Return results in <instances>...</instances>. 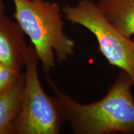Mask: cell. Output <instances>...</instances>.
<instances>
[{
    "label": "cell",
    "mask_w": 134,
    "mask_h": 134,
    "mask_svg": "<svg viewBox=\"0 0 134 134\" xmlns=\"http://www.w3.org/2000/svg\"><path fill=\"white\" fill-rule=\"evenodd\" d=\"M38 62L34 48L29 45L21 109L15 124L16 134H57L66 120L59 99L47 94L42 86Z\"/></svg>",
    "instance_id": "3957f363"
},
{
    "label": "cell",
    "mask_w": 134,
    "mask_h": 134,
    "mask_svg": "<svg viewBox=\"0 0 134 134\" xmlns=\"http://www.w3.org/2000/svg\"><path fill=\"white\" fill-rule=\"evenodd\" d=\"M25 73L0 94V134H16L15 124L21 109Z\"/></svg>",
    "instance_id": "8992f818"
},
{
    "label": "cell",
    "mask_w": 134,
    "mask_h": 134,
    "mask_svg": "<svg viewBox=\"0 0 134 134\" xmlns=\"http://www.w3.org/2000/svg\"><path fill=\"white\" fill-rule=\"evenodd\" d=\"M101 11L124 36L134 35V0H100Z\"/></svg>",
    "instance_id": "52a82bcc"
},
{
    "label": "cell",
    "mask_w": 134,
    "mask_h": 134,
    "mask_svg": "<svg viewBox=\"0 0 134 134\" xmlns=\"http://www.w3.org/2000/svg\"><path fill=\"white\" fill-rule=\"evenodd\" d=\"M133 42H134V39H133Z\"/></svg>",
    "instance_id": "30bf717a"
},
{
    "label": "cell",
    "mask_w": 134,
    "mask_h": 134,
    "mask_svg": "<svg viewBox=\"0 0 134 134\" xmlns=\"http://www.w3.org/2000/svg\"><path fill=\"white\" fill-rule=\"evenodd\" d=\"M28 48L19 24L0 13V62L21 71L25 67Z\"/></svg>",
    "instance_id": "5b68a950"
},
{
    "label": "cell",
    "mask_w": 134,
    "mask_h": 134,
    "mask_svg": "<svg viewBox=\"0 0 134 134\" xmlns=\"http://www.w3.org/2000/svg\"><path fill=\"white\" fill-rule=\"evenodd\" d=\"M14 17L31 40L45 73L75 53V43L64 31L61 9L56 3L43 0H12Z\"/></svg>",
    "instance_id": "7a4b0ae2"
},
{
    "label": "cell",
    "mask_w": 134,
    "mask_h": 134,
    "mask_svg": "<svg viewBox=\"0 0 134 134\" xmlns=\"http://www.w3.org/2000/svg\"><path fill=\"white\" fill-rule=\"evenodd\" d=\"M4 13V5L3 3V0H0V13Z\"/></svg>",
    "instance_id": "9c48e42d"
},
{
    "label": "cell",
    "mask_w": 134,
    "mask_h": 134,
    "mask_svg": "<svg viewBox=\"0 0 134 134\" xmlns=\"http://www.w3.org/2000/svg\"><path fill=\"white\" fill-rule=\"evenodd\" d=\"M47 80L63 107L66 120L76 134H134V98L132 78L121 70L106 95L94 103L83 104L60 90L48 75Z\"/></svg>",
    "instance_id": "6da1fadb"
},
{
    "label": "cell",
    "mask_w": 134,
    "mask_h": 134,
    "mask_svg": "<svg viewBox=\"0 0 134 134\" xmlns=\"http://www.w3.org/2000/svg\"><path fill=\"white\" fill-rule=\"evenodd\" d=\"M21 74V71L0 62V94L6 91Z\"/></svg>",
    "instance_id": "ba28073f"
},
{
    "label": "cell",
    "mask_w": 134,
    "mask_h": 134,
    "mask_svg": "<svg viewBox=\"0 0 134 134\" xmlns=\"http://www.w3.org/2000/svg\"><path fill=\"white\" fill-rule=\"evenodd\" d=\"M62 11L72 24L86 28L96 37L99 50L110 65L128 73L134 85V42L104 16L98 4L82 0L75 6H65Z\"/></svg>",
    "instance_id": "277c9868"
}]
</instances>
